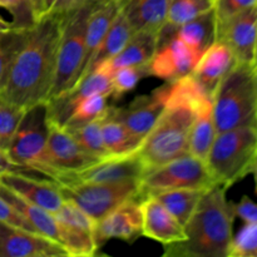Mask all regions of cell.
<instances>
[{"mask_svg": "<svg viewBox=\"0 0 257 257\" xmlns=\"http://www.w3.org/2000/svg\"><path fill=\"white\" fill-rule=\"evenodd\" d=\"M63 18L45 15L30 28L10 65L0 97L23 109L47 102L54 80Z\"/></svg>", "mask_w": 257, "mask_h": 257, "instance_id": "obj_1", "label": "cell"}, {"mask_svg": "<svg viewBox=\"0 0 257 257\" xmlns=\"http://www.w3.org/2000/svg\"><path fill=\"white\" fill-rule=\"evenodd\" d=\"M227 188L215 185L205 192L185 225L186 238L165 246L167 257H230L233 240L232 202Z\"/></svg>", "mask_w": 257, "mask_h": 257, "instance_id": "obj_2", "label": "cell"}, {"mask_svg": "<svg viewBox=\"0 0 257 257\" xmlns=\"http://www.w3.org/2000/svg\"><path fill=\"white\" fill-rule=\"evenodd\" d=\"M213 119L217 133L257 127V68L237 63L213 93Z\"/></svg>", "mask_w": 257, "mask_h": 257, "instance_id": "obj_3", "label": "cell"}, {"mask_svg": "<svg viewBox=\"0 0 257 257\" xmlns=\"http://www.w3.org/2000/svg\"><path fill=\"white\" fill-rule=\"evenodd\" d=\"M195 118L191 105L166 103L165 110L137 151L146 171L190 155L188 138Z\"/></svg>", "mask_w": 257, "mask_h": 257, "instance_id": "obj_4", "label": "cell"}, {"mask_svg": "<svg viewBox=\"0 0 257 257\" xmlns=\"http://www.w3.org/2000/svg\"><path fill=\"white\" fill-rule=\"evenodd\" d=\"M257 162V127H241L216 135L206 158L216 185L227 188L252 172Z\"/></svg>", "mask_w": 257, "mask_h": 257, "instance_id": "obj_5", "label": "cell"}, {"mask_svg": "<svg viewBox=\"0 0 257 257\" xmlns=\"http://www.w3.org/2000/svg\"><path fill=\"white\" fill-rule=\"evenodd\" d=\"M99 2L102 0H85L84 4L63 18L54 80L48 100L64 94L79 80L84 67L88 17Z\"/></svg>", "mask_w": 257, "mask_h": 257, "instance_id": "obj_6", "label": "cell"}, {"mask_svg": "<svg viewBox=\"0 0 257 257\" xmlns=\"http://www.w3.org/2000/svg\"><path fill=\"white\" fill-rule=\"evenodd\" d=\"M50 120L47 102L25 109L7 153L15 166L25 171H37L47 176L45 163Z\"/></svg>", "mask_w": 257, "mask_h": 257, "instance_id": "obj_7", "label": "cell"}, {"mask_svg": "<svg viewBox=\"0 0 257 257\" xmlns=\"http://www.w3.org/2000/svg\"><path fill=\"white\" fill-rule=\"evenodd\" d=\"M58 186L64 200L75 203L95 222L127 201H143L141 180Z\"/></svg>", "mask_w": 257, "mask_h": 257, "instance_id": "obj_8", "label": "cell"}, {"mask_svg": "<svg viewBox=\"0 0 257 257\" xmlns=\"http://www.w3.org/2000/svg\"><path fill=\"white\" fill-rule=\"evenodd\" d=\"M215 185L206 162L187 155L146 171L141 178V197L145 200L156 193L180 188L208 190Z\"/></svg>", "mask_w": 257, "mask_h": 257, "instance_id": "obj_9", "label": "cell"}, {"mask_svg": "<svg viewBox=\"0 0 257 257\" xmlns=\"http://www.w3.org/2000/svg\"><path fill=\"white\" fill-rule=\"evenodd\" d=\"M146 166L137 152L128 156H110L78 172L62 173L54 177L58 185L75 183H104L119 181L141 180Z\"/></svg>", "mask_w": 257, "mask_h": 257, "instance_id": "obj_10", "label": "cell"}, {"mask_svg": "<svg viewBox=\"0 0 257 257\" xmlns=\"http://www.w3.org/2000/svg\"><path fill=\"white\" fill-rule=\"evenodd\" d=\"M98 161L100 160L85 152L65 128L50 123L45 150L47 177L54 181L55 176L78 172L94 165Z\"/></svg>", "mask_w": 257, "mask_h": 257, "instance_id": "obj_11", "label": "cell"}, {"mask_svg": "<svg viewBox=\"0 0 257 257\" xmlns=\"http://www.w3.org/2000/svg\"><path fill=\"white\" fill-rule=\"evenodd\" d=\"M167 89L168 82H166L148 94L136 97L124 107H110L112 114L127 128L133 137L143 142L165 110Z\"/></svg>", "mask_w": 257, "mask_h": 257, "instance_id": "obj_12", "label": "cell"}, {"mask_svg": "<svg viewBox=\"0 0 257 257\" xmlns=\"http://www.w3.org/2000/svg\"><path fill=\"white\" fill-rule=\"evenodd\" d=\"M112 93V73L103 65H99L80 79L72 89L55 99L48 100V114L50 123L58 127H63L80 100L93 94H104L110 97Z\"/></svg>", "mask_w": 257, "mask_h": 257, "instance_id": "obj_13", "label": "cell"}, {"mask_svg": "<svg viewBox=\"0 0 257 257\" xmlns=\"http://www.w3.org/2000/svg\"><path fill=\"white\" fill-rule=\"evenodd\" d=\"M202 54L203 53L186 44L180 38L172 37L158 45L148 64V72L150 75L165 82H175L192 74Z\"/></svg>", "mask_w": 257, "mask_h": 257, "instance_id": "obj_14", "label": "cell"}, {"mask_svg": "<svg viewBox=\"0 0 257 257\" xmlns=\"http://www.w3.org/2000/svg\"><path fill=\"white\" fill-rule=\"evenodd\" d=\"M141 203V200L127 201L95 222L93 235L98 248L109 240H122L132 243L143 236Z\"/></svg>", "mask_w": 257, "mask_h": 257, "instance_id": "obj_15", "label": "cell"}, {"mask_svg": "<svg viewBox=\"0 0 257 257\" xmlns=\"http://www.w3.org/2000/svg\"><path fill=\"white\" fill-rule=\"evenodd\" d=\"M257 35V5L217 24V39L232 50L237 63L253 64ZM255 65V64H253Z\"/></svg>", "mask_w": 257, "mask_h": 257, "instance_id": "obj_16", "label": "cell"}, {"mask_svg": "<svg viewBox=\"0 0 257 257\" xmlns=\"http://www.w3.org/2000/svg\"><path fill=\"white\" fill-rule=\"evenodd\" d=\"M0 183L25 201L52 215H54L64 202L59 186L54 181L33 178L20 172H8L0 176Z\"/></svg>", "mask_w": 257, "mask_h": 257, "instance_id": "obj_17", "label": "cell"}, {"mask_svg": "<svg viewBox=\"0 0 257 257\" xmlns=\"http://www.w3.org/2000/svg\"><path fill=\"white\" fill-rule=\"evenodd\" d=\"M37 253L67 255L62 246L39 233L0 222V257H28Z\"/></svg>", "mask_w": 257, "mask_h": 257, "instance_id": "obj_18", "label": "cell"}, {"mask_svg": "<svg viewBox=\"0 0 257 257\" xmlns=\"http://www.w3.org/2000/svg\"><path fill=\"white\" fill-rule=\"evenodd\" d=\"M237 64L232 50L222 42H215L202 55L192 72V77L213 98V93L223 78Z\"/></svg>", "mask_w": 257, "mask_h": 257, "instance_id": "obj_19", "label": "cell"}, {"mask_svg": "<svg viewBox=\"0 0 257 257\" xmlns=\"http://www.w3.org/2000/svg\"><path fill=\"white\" fill-rule=\"evenodd\" d=\"M141 207L143 217V236L158 241L163 246L185 240V227L155 197L145 198L141 203Z\"/></svg>", "mask_w": 257, "mask_h": 257, "instance_id": "obj_20", "label": "cell"}, {"mask_svg": "<svg viewBox=\"0 0 257 257\" xmlns=\"http://www.w3.org/2000/svg\"><path fill=\"white\" fill-rule=\"evenodd\" d=\"M172 37L180 38L181 40L190 47L205 53L217 39V19H216L215 9L180 25V27L168 28L162 25L158 32V45L163 44Z\"/></svg>", "mask_w": 257, "mask_h": 257, "instance_id": "obj_21", "label": "cell"}, {"mask_svg": "<svg viewBox=\"0 0 257 257\" xmlns=\"http://www.w3.org/2000/svg\"><path fill=\"white\" fill-rule=\"evenodd\" d=\"M158 33L151 30H140L131 37L127 44L112 59L103 63V67L113 72L123 67H145L157 50Z\"/></svg>", "mask_w": 257, "mask_h": 257, "instance_id": "obj_22", "label": "cell"}, {"mask_svg": "<svg viewBox=\"0 0 257 257\" xmlns=\"http://www.w3.org/2000/svg\"><path fill=\"white\" fill-rule=\"evenodd\" d=\"M120 12L133 30L160 32L166 22L168 0H119Z\"/></svg>", "mask_w": 257, "mask_h": 257, "instance_id": "obj_23", "label": "cell"}, {"mask_svg": "<svg viewBox=\"0 0 257 257\" xmlns=\"http://www.w3.org/2000/svg\"><path fill=\"white\" fill-rule=\"evenodd\" d=\"M133 34H135V30H133L132 25L130 24L127 18H125L124 14L119 10V13H118V15L115 17V19L113 20L110 28L108 29L107 34L103 38L102 43H100L99 47H98L97 50L94 52V54H93L92 58L89 59V62L85 65L80 79H83L85 75L89 74L90 72H93V70H94L95 68L99 67L100 64L105 63L107 60L112 59L114 55H117L118 53L123 49V47L127 44V42L131 39V37H132ZM79 80H78V82H79Z\"/></svg>", "mask_w": 257, "mask_h": 257, "instance_id": "obj_24", "label": "cell"}, {"mask_svg": "<svg viewBox=\"0 0 257 257\" xmlns=\"http://www.w3.org/2000/svg\"><path fill=\"white\" fill-rule=\"evenodd\" d=\"M0 197L12 205L15 210L24 216L25 220L34 227L39 235L54 241L59 245V225L54 215L48 211L28 202L8 187L0 183Z\"/></svg>", "mask_w": 257, "mask_h": 257, "instance_id": "obj_25", "label": "cell"}, {"mask_svg": "<svg viewBox=\"0 0 257 257\" xmlns=\"http://www.w3.org/2000/svg\"><path fill=\"white\" fill-rule=\"evenodd\" d=\"M102 133L109 156L133 155L142 145V142L133 137L127 128L112 114L110 107H108L107 112L102 117Z\"/></svg>", "mask_w": 257, "mask_h": 257, "instance_id": "obj_26", "label": "cell"}, {"mask_svg": "<svg viewBox=\"0 0 257 257\" xmlns=\"http://www.w3.org/2000/svg\"><path fill=\"white\" fill-rule=\"evenodd\" d=\"M206 191L207 190L202 188H180L156 193L150 197H155L158 202L162 203L172 213L173 217L185 227Z\"/></svg>", "mask_w": 257, "mask_h": 257, "instance_id": "obj_27", "label": "cell"}, {"mask_svg": "<svg viewBox=\"0 0 257 257\" xmlns=\"http://www.w3.org/2000/svg\"><path fill=\"white\" fill-rule=\"evenodd\" d=\"M217 130L213 119V105L196 114L188 138V153L206 162L208 152L215 141Z\"/></svg>", "mask_w": 257, "mask_h": 257, "instance_id": "obj_28", "label": "cell"}, {"mask_svg": "<svg viewBox=\"0 0 257 257\" xmlns=\"http://www.w3.org/2000/svg\"><path fill=\"white\" fill-rule=\"evenodd\" d=\"M216 0H168L165 27L175 28L215 9Z\"/></svg>", "mask_w": 257, "mask_h": 257, "instance_id": "obj_29", "label": "cell"}, {"mask_svg": "<svg viewBox=\"0 0 257 257\" xmlns=\"http://www.w3.org/2000/svg\"><path fill=\"white\" fill-rule=\"evenodd\" d=\"M30 28H14L7 32H0V90L7 82L8 73L15 55L29 35Z\"/></svg>", "mask_w": 257, "mask_h": 257, "instance_id": "obj_30", "label": "cell"}, {"mask_svg": "<svg viewBox=\"0 0 257 257\" xmlns=\"http://www.w3.org/2000/svg\"><path fill=\"white\" fill-rule=\"evenodd\" d=\"M67 131L70 132V135L75 138V141L79 143V146L85 152L89 153L97 160H104V158L110 157L105 148L104 141H103L102 118Z\"/></svg>", "mask_w": 257, "mask_h": 257, "instance_id": "obj_31", "label": "cell"}, {"mask_svg": "<svg viewBox=\"0 0 257 257\" xmlns=\"http://www.w3.org/2000/svg\"><path fill=\"white\" fill-rule=\"evenodd\" d=\"M108 109V95L93 94L80 100L70 113L63 128L73 130L92 120L99 119Z\"/></svg>", "mask_w": 257, "mask_h": 257, "instance_id": "obj_32", "label": "cell"}, {"mask_svg": "<svg viewBox=\"0 0 257 257\" xmlns=\"http://www.w3.org/2000/svg\"><path fill=\"white\" fill-rule=\"evenodd\" d=\"M25 109L0 97V148L7 151Z\"/></svg>", "mask_w": 257, "mask_h": 257, "instance_id": "obj_33", "label": "cell"}, {"mask_svg": "<svg viewBox=\"0 0 257 257\" xmlns=\"http://www.w3.org/2000/svg\"><path fill=\"white\" fill-rule=\"evenodd\" d=\"M148 65L145 67H123L114 70L112 74L113 93L114 99H119L123 95L136 89L138 83L145 77H148Z\"/></svg>", "mask_w": 257, "mask_h": 257, "instance_id": "obj_34", "label": "cell"}, {"mask_svg": "<svg viewBox=\"0 0 257 257\" xmlns=\"http://www.w3.org/2000/svg\"><path fill=\"white\" fill-rule=\"evenodd\" d=\"M231 257H257V222L247 223L233 236Z\"/></svg>", "mask_w": 257, "mask_h": 257, "instance_id": "obj_35", "label": "cell"}, {"mask_svg": "<svg viewBox=\"0 0 257 257\" xmlns=\"http://www.w3.org/2000/svg\"><path fill=\"white\" fill-rule=\"evenodd\" d=\"M55 220L63 225L73 226V227L84 228V230L94 231L95 221L87 215L82 208L75 203L64 200L62 207L54 213Z\"/></svg>", "mask_w": 257, "mask_h": 257, "instance_id": "obj_36", "label": "cell"}, {"mask_svg": "<svg viewBox=\"0 0 257 257\" xmlns=\"http://www.w3.org/2000/svg\"><path fill=\"white\" fill-rule=\"evenodd\" d=\"M0 7L13 15L12 23L14 28H30L35 24L28 0H0Z\"/></svg>", "mask_w": 257, "mask_h": 257, "instance_id": "obj_37", "label": "cell"}, {"mask_svg": "<svg viewBox=\"0 0 257 257\" xmlns=\"http://www.w3.org/2000/svg\"><path fill=\"white\" fill-rule=\"evenodd\" d=\"M257 5V0H216L215 14L218 23H223Z\"/></svg>", "mask_w": 257, "mask_h": 257, "instance_id": "obj_38", "label": "cell"}, {"mask_svg": "<svg viewBox=\"0 0 257 257\" xmlns=\"http://www.w3.org/2000/svg\"><path fill=\"white\" fill-rule=\"evenodd\" d=\"M0 222L8 223V225L15 226V227L23 228V230L30 231V232H37L32 225L24 218L22 213L18 212L12 205L3 200L0 197ZM38 233V232H37Z\"/></svg>", "mask_w": 257, "mask_h": 257, "instance_id": "obj_39", "label": "cell"}, {"mask_svg": "<svg viewBox=\"0 0 257 257\" xmlns=\"http://www.w3.org/2000/svg\"><path fill=\"white\" fill-rule=\"evenodd\" d=\"M235 217L243 221L245 225L257 222V202L248 196H242L238 202H232Z\"/></svg>", "mask_w": 257, "mask_h": 257, "instance_id": "obj_40", "label": "cell"}, {"mask_svg": "<svg viewBox=\"0 0 257 257\" xmlns=\"http://www.w3.org/2000/svg\"><path fill=\"white\" fill-rule=\"evenodd\" d=\"M85 0H45L44 17L45 15H59L65 17L69 13L84 4Z\"/></svg>", "mask_w": 257, "mask_h": 257, "instance_id": "obj_41", "label": "cell"}, {"mask_svg": "<svg viewBox=\"0 0 257 257\" xmlns=\"http://www.w3.org/2000/svg\"><path fill=\"white\" fill-rule=\"evenodd\" d=\"M8 172H20V173H25L24 171L20 170L18 166H15L14 163L10 161L9 156H8L7 151H3L0 148V176L4 175V173Z\"/></svg>", "mask_w": 257, "mask_h": 257, "instance_id": "obj_42", "label": "cell"}, {"mask_svg": "<svg viewBox=\"0 0 257 257\" xmlns=\"http://www.w3.org/2000/svg\"><path fill=\"white\" fill-rule=\"evenodd\" d=\"M28 2H29L30 8H32L33 17H34L35 23H37L38 20H40L44 17L45 0H28Z\"/></svg>", "mask_w": 257, "mask_h": 257, "instance_id": "obj_43", "label": "cell"}, {"mask_svg": "<svg viewBox=\"0 0 257 257\" xmlns=\"http://www.w3.org/2000/svg\"><path fill=\"white\" fill-rule=\"evenodd\" d=\"M14 29V25H13L12 22H8V20L3 19L0 17V32H7V30Z\"/></svg>", "mask_w": 257, "mask_h": 257, "instance_id": "obj_44", "label": "cell"}, {"mask_svg": "<svg viewBox=\"0 0 257 257\" xmlns=\"http://www.w3.org/2000/svg\"><path fill=\"white\" fill-rule=\"evenodd\" d=\"M251 173H252L253 178H255V187H256V195H257V162L255 163V166H253L252 172Z\"/></svg>", "mask_w": 257, "mask_h": 257, "instance_id": "obj_45", "label": "cell"}, {"mask_svg": "<svg viewBox=\"0 0 257 257\" xmlns=\"http://www.w3.org/2000/svg\"><path fill=\"white\" fill-rule=\"evenodd\" d=\"M53 255H48V253H37V255H32L28 257H52Z\"/></svg>", "mask_w": 257, "mask_h": 257, "instance_id": "obj_46", "label": "cell"}, {"mask_svg": "<svg viewBox=\"0 0 257 257\" xmlns=\"http://www.w3.org/2000/svg\"><path fill=\"white\" fill-rule=\"evenodd\" d=\"M253 64L257 67V35H256V45H255V60H253Z\"/></svg>", "mask_w": 257, "mask_h": 257, "instance_id": "obj_47", "label": "cell"}, {"mask_svg": "<svg viewBox=\"0 0 257 257\" xmlns=\"http://www.w3.org/2000/svg\"><path fill=\"white\" fill-rule=\"evenodd\" d=\"M52 257H70V256H68V255H53Z\"/></svg>", "mask_w": 257, "mask_h": 257, "instance_id": "obj_48", "label": "cell"}, {"mask_svg": "<svg viewBox=\"0 0 257 257\" xmlns=\"http://www.w3.org/2000/svg\"><path fill=\"white\" fill-rule=\"evenodd\" d=\"M93 257H109V256H105V255H100V256H97V255H95V256H93Z\"/></svg>", "mask_w": 257, "mask_h": 257, "instance_id": "obj_49", "label": "cell"}, {"mask_svg": "<svg viewBox=\"0 0 257 257\" xmlns=\"http://www.w3.org/2000/svg\"><path fill=\"white\" fill-rule=\"evenodd\" d=\"M161 257H167V256H165V255H162V256H161Z\"/></svg>", "mask_w": 257, "mask_h": 257, "instance_id": "obj_50", "label": "cell"}, {"mask_svg": "<svg viewBox=\"0 0 257 257\" xmlns=\"http://www.w3.org/2000/svg\"><path fill=\"white\" fill-rule=\"evenodd\" d=\"M230 257H231V256H230Z\"/></svg>", "mask_w": 257, "mask_h": 257, "instance_id": "obj_51", "label": "cell"}, {"mask_svg": "<svg viewBox=\"0 0 257 257\" xmlns=\"http://www.w3.org/2000/svg\"><path fill=\"white\" fill-rule=\"evenodd\" d=\"M256 68H257V67H256Z\"/></svg>", "mask_w": 257, "mask_h": 257, "instance_id": "obj_52", "label": "cell"}]
</instances>
